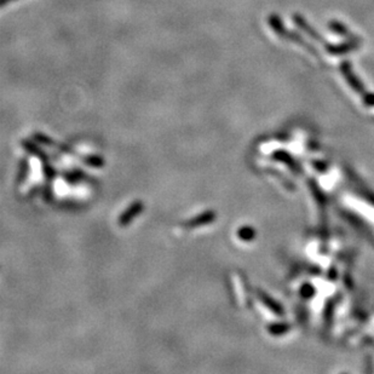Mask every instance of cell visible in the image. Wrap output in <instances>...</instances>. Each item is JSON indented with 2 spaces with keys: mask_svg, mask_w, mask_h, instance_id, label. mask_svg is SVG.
<instances>
[{
  "mask_svg": "<svg viewBox=\"0 0 374 374\" xmlns=\"http://www.w3.org/2000/svg\"><path fill=\"white\" fill-rule=\"evenodd\" d=\"M11 1H15V0H0V7H2L4 5L9 4V2H11Z\"/></svg>",
  "mask_w": 374,
  "mask_h": 374,
  "instance_id": "obj_1",
  "label": "cell"
}]
</instances>
